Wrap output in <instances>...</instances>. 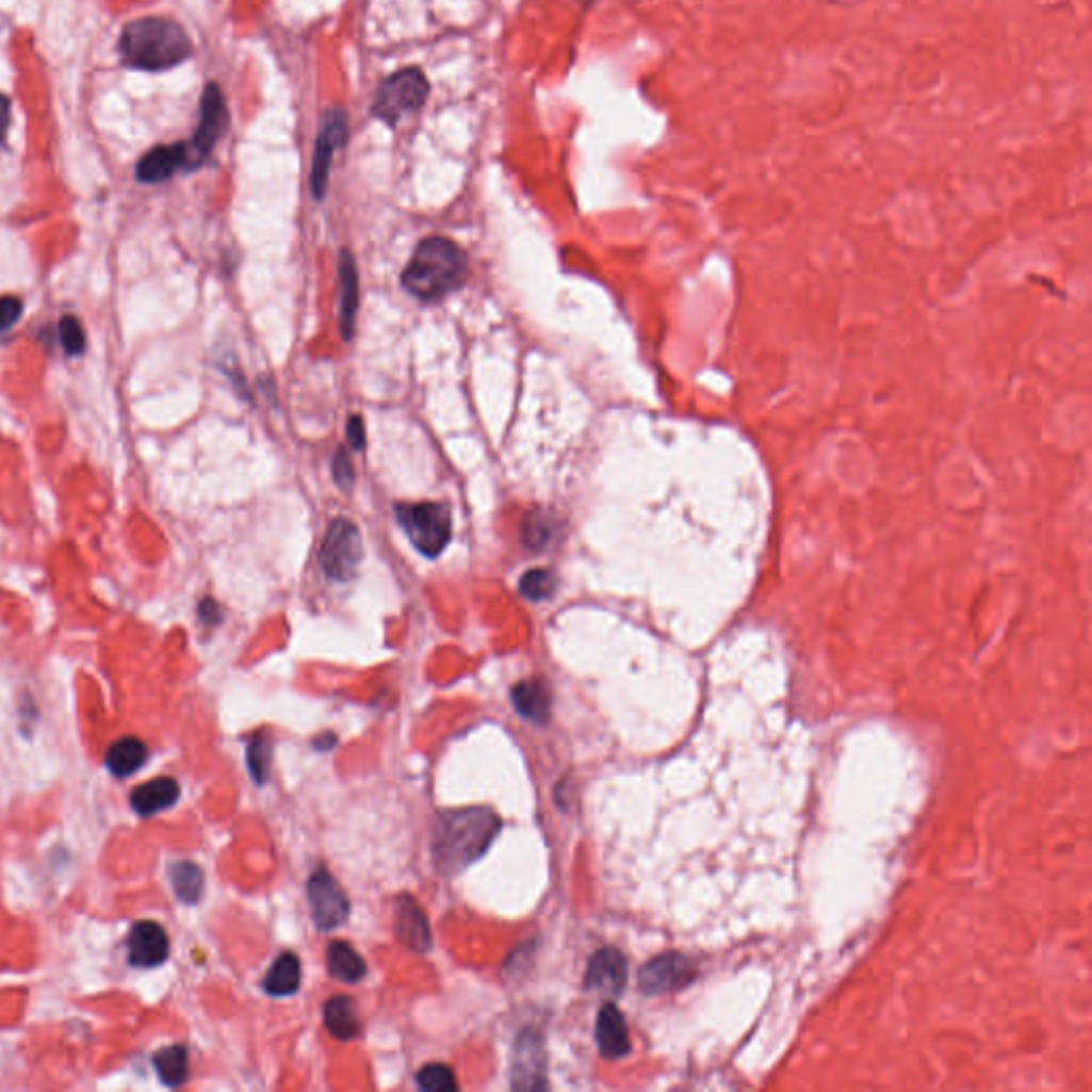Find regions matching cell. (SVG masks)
Wrapping results in <instances>:
<instances>
[{
  "label": "cell",
  "instance_id": "6da1fadb",
  "mask_svg": "<svg viewBox=\"0 0 1092 1092\" xmlns=\"http://www.w3.org/2000/svg\"><path fill=\"white\" fill-rule=\"evenodd\" d=\"M118 50L133 69L165 71L184 63L193 54V44L189 33L169 18H140L125 27Z\"/></svg>",
  "mask_w": 1092,
  "mask_h": 1092
},
{
  "label": "cell",
  "instance_id": "7a4b0ae2",
  "mask_svg": "<svg viewBox=\"0 0 1092 1092\" xmlns=\"http://www.w3.org/2000/svg\"><path fill=\"white\" fill-rule=\"evenodd\" d=\"M500 830L489 809L451 811L438 819L434 834V862L442 873H459L478 860Z\"/></svg>",
  "mask_w": 1092,
  "mask_h": 1092
},
{
  "label": "cell",
  "instance_id": "3957f363",
  "mask_svg": "<svg viewBox=\"0 0 1092 1092\" xmlns=\"http://www.w3.org/2000/svg\"><path fill=\"white\" fill-rule=\"evenodd\" d=\"M466 252L446 238L423 240L402 274V287L421 301H440L463 284Z\"/></svg>",
  "mask_w": 1092,
  "mask_h": 1092
},
{
  "label": "cell",
  "instance_id": "277c9868",
  "mask_svg": "<svg viewBox=\"0 0 1092 1092\" xmlns=\"http://www.w3.org/2000/svg\"><path fill=\"white\" fill-rule=\"evenodd\" d=\"M395 515L410 542L425 557H438L449 547L453 538V517L446 504H397Z\"/></svg>",
  "mask_w": 1092,
  "mask_h": 1092
},
{
  "label": "cell",
  "instance_id": "5b68a950",
  "mask_svg": "<svg viewBox=\"0 0 1092 1092\" xmlns=\"http://www.w3.org/2000/svg\"><path fill=\"white\" fill-rule=\"evenodd\" d=\"M429 97V82L425 78V74L417 67H408V69H402L393 76H389L376 97H374V105H372V114L395 127L404 116L421 110L425 105Z\"/></svg>",
  "mask_w": 1092,
  "mask_h": 1092
},
{
  "label": "cell",
  "instance_id": "8992f818",
  "mask_svg": "<svg viewBox=\"0 0 1092 1092\" xmlns=\"http://www.w3.org/2000/svg\"><path fill=\"white\" fill-rule=\"evenodd\" d=\"M363 559V538L351 519H336L321 547V566L333 581H348L355 576Z\"/></svg>",
  "mask_w": 1092,
  "mask_h": 1092
},
{
  "label": "cell",
  "instance_id": "52a82bcc",
  "mask_svg": "<svg viewBox=\"0 0 1092 1092\" xmlns=\"http://www.w3.org/2000/svg\"><path fill=\"white\" fill-rule=\"evenodd\" d=\"M229 125V110L225 103V97L216 84H210L201 99V114H199V127L191 142H186L189 148V163L191 169H197L206 163V159L212 154L214 146L221 142L223 133Z\"/></svg>",
  "mask_w": 1092,
  "mask_h": 1092
},
{
  "label": "cell",
  "instance_id": "ba28073f",
  "mask_svg": "<svg viewBox=\"0 0 1092 1092\" xmlns=\"http://www.w3.org/2000/svg\"><path fill=\"white\" fill-rule=\"evenodd\" d=\"M348 137V120L344 110L333 108L325 114L323 127L316 140L314 148V163H312V195L314 199H323L329 186V169L333 161V152L346 144Z\"/></svg>",
  "mask_w": 1092,
  "mask_h": 1092
},
{
  "label": "cell",
  "instance_id": "9c48e42d",
  "mask_svg": "<svg viewBox=\"0 0 1092 1092\" xmlns=\"http://www.w3.org/2000/svg\"><path fill=\"white\" fill-rule=\"evenodd\" d=\"M308 898L312 917L321 930H333L342 922H346L351 911L348 898L329 873L316 870L312 875L308 883Z\"/></svg>",
  "mask_w": 1092,
  "mask_h": 1092
},
{
  "label": "cell",
  "instance_id": "30bf717a",
  "mask_svg": "<svg viewBox=\"0 0 1092 1092\" xmlns=\"http://www.w3.org/2000/svg\"><path fill=\"white\" fill-rule=\"evenodd\" d=\"M129 945V958L135 966H159L169 956V936L165 928L157 922L144 919L137 922L127 939Z\"/></svg>",
  "mask_w": 1092,
  "mask_h": 1092
},
{
  "label": "cell",
  "instance_id": "8fae6325",
  "mask_svg": "<svg viewBox=\"0 0 1092 1092\" xmlns=\"http://www.w3.org/2000/svg\"><path fill=\"white\" fill-rule=\"evenodd\" d=\"M544 1054H542V1039L534 1030H523L517 1039L515 1054H512V1077L515 1088H544L547 1081L544 1075Z\"/></svg>",
  "mask_w": 1092,
  "mask_h": 1092
},
{
  "label": "cell",
  "instance_id": "7c38bea8",
  "mask_svg": "<svg viewBox=\"0 0 1092 1092\" xmlns=\"http://www.w3.org/2000/svg\"><path fill=\"white\" fill-rule=\"evenodd\" d=\"M180 169H191L186 142L152 148L137 163V178L144 184H159V182L169 180Z\"/></svg>",
  "mask_w": 1092,
  "mask_h": 1092
},
{
  "label": "cell",
  "instance_id": "4fadbf2b",
  "mask_svg": "<svg viewBox=\"0 0 1092 1092\" xmlns=\"http://www.w3.org/2000/svg\"><path fill=\"white\" fill-rule=\"evenodd\" d=\"M395 932L397 939L412 951H427L431 947V930L421 904L404 894L395 904Z\"/></svg>",
  "mask_w": 1092,
  "mask_h": 1092
},
{
  "label": "cell",
  "instance_id": "5bb4252c",
  "mask_svg": "<svg viewBox=\"0 0 1092 1092\" xmlns=\"http://www.w3.org/2000/svg\"><path fill=\"white\" fill-rule=\"evenodd\" d=\"M625 979H628V964H625V958L617 949H613V947L600 949L589 960L587 975H585V985L589 990L617 994L623 990Z\"/></svg>",
  "mask_w": 1092,
  "mask_h": 1092
},
{
  "label": "cell",
  "instance_id": "9a60e30c",
  "mask_svg": "<svg viewBox=\"0 0 1092 1092\" xmlns=\"http://www.w3.org/2000/svg\"><path fill=\"white\" fill-rule=\"evenodd\" d=\"M596 1039L604 1058H623L630 1052V1034L623 1015L615 1005H604L598 1013Z\"/></svg>",
  "mask_w": 1092,
  "mask_h": 1092
},
{
  "label": "cell",
  "instance_id": "2e32d148",
  "mask_svg": "<svg viewBox=\"0 0 1092 1092\" xmlns=\"http://www.w3.org/2000/svg\"><path fill=\"white\" fill-rule=\"evenodd\" d=\"M340 329L344 340H351L355 333L357 308H359V274L355 259L348 250L340 255Z\"/></svg>",
  "mask_w": 1092,
  "mask_h": 1092
},
{
  "label": "cell",
  "instance_id": "e0dca14e",
  "mask_svg": "<svg viewBox=\"0 0 1092 1092\" xmlns=\"http://www.w3.org/2000/svg\"><path fill=\"white\" fill-rule=\"evenodd\" d=\"M689 968H687V962L674 954L670 956H662V958H655L651 960L642 971H640V988L645 992H664V990H670V988H677L681 983L687 981V975Z\"/></svg>",
  "mask_w": 1092,
  "mask_h": 1092
},
{
  "label": "cell",
  "instance_id": "ac0fdd59",
  "mask_svg": "<svg viewBox=\"0 0 1092 1092\" xmlns=\"http://www.w3.org/2000/svg\"><path fill=\"white\" fill-rule=\"evenodd\" d=\"M180 798V785L176 779H169V777H159V779H152L144 785H140L133 796H131V802H133V809L142 815V817H148V815H154V813H161L169 806H174Z\"/></svg>",
  "mask_w": 1092,
  "mask_h": 1092
},
{
  "label": "cell",
  "instance_id": "d6986e66",
  "mask_svg": "<svg viewBox=\"0 0 1092 1092\" xmlns=\"http://www.w3.org/2000/svg\"><path fill=\"white\" fill-rule=\"evenodd\" d=\"M512 704L525 719L544 723L551 715V689L544 681H521L512 689Z\"/></svg>",
  "mask_w": 1092,
  "mask_h": 1092
},
{
  "label": "cell",
  "instance_id": "ffe728a7",
  "mask_svg": "<svg viewBox=\"0 0 1092 1092\" xmlns=\"http://www.w3.org/2000/svg\"><path fill=\"white\" fill-rule=\"evenodd\" d=\"M148 757H150V753H148V747L144 745V740H140L135 736H125L110 747V751L105 755V766L112 775L125 779V777L135 775L148 762Z\"/></svg>",
  "mask_w": 1092,
  "mask_h": 1092
},
{
  "label": "cell",
  "instance_id": "44dd1931",
  "mask_svg": "<svg viewBox=\"0 0 1092 1092\" xmlns=\"http://www.w3.org/2000/svg\"><path fill=\"white\" fill-rule=\"evenodd\" d=\"M299 983H301V964L295 954L284 951L272 964V968L263 981V988L272 996H291L299 990Z\"/></svg>",
  "mask_w": 1092,
  "mask_h": 1092
},
{
  "label": "cell",
  "instance_id": "7402d4cb",
  "mask_svg": "<svg viewBox=\"0 0 1092 1092\" xmlns=\"http://www.w3.org/2000/svg\"><path fill=\"white\" fill-rule=\"evenodd\" d=\"M325 1026L340 1041L355 1039L361 1030V1024H359L353 998H348V996L329 998L325 1005Z\"/></svg>",
  "mask_w": 1092,
  "mask_h": 1092
},
{
  "label": "cell",
  "instance_id": "603a6c76",
  "mask_svg": "<svg viewBox=\"0 0 1092 1092\" xmlns=\"http://www.w3.org/2000/svg\"><path fill=\"white\" fill-rule=\"evenodd\" d=\"M327 968L329 973L344 981V983H355L359 979L365 977V962L363 958L344 941H333L329 943L327 947Z\"/></svg>",
  "mask_w": 1092,
  "mask_h": 1092
},
{
  "label": "cell",
  "instance_id": "cb8c5ba5",
  "mask_svg": "<svg viewBox=\"0 0 1092 1092\" xmlns=\"http://www.w3.org/2000/svg\"><path fill=\"white\" fill-rule=\"evenodd\" d=\"M154 1066H157V1073L159 1077L176 1088V1086H182L189 1077V1052L184 1045H169L165 1049H161L157 1056H154Z\"/></svg>",
  "mask_w": 1092,
  "mask_h": 1092
},
{
  "label": "cell",
  "instance_id": "d4e9b609",
  "mask_svg": "<svg viewBox=\"0 0 1092 1092\" xmlns=\"http://www.w3.org/2000/svg\"><path fill=\"white\" fill-rule=\"evenodd\" d=\"M172 881L178 898L193 904L203 894V873L193 862H178L172 866Z\"/></svg>",
  "mask_w": 1092,
  "mask_h": 1092
},
{
  "label": "cell",
  "instance_id": "484cf974",
  "mask_svg": "<svg viewBox=\"0 0 1092 1092\" xmlns=\"http://www.w3.org/2000/svg\"><path fill=\"white\" fill-rule=\"evenodd\" d=\"M555 587H557V578L547 568H534V570L525 572L519 583V591L532 602L549 600L555 593Z\"/></svg>",
  "mask_w": 1092,
  "mask_h": 1092
},
{
  "label": "cell",
  "instance_id": "4316f807",
  "mask_svg": "<svg viewBox=\"0 0 1092 1092\" xmlns=\"http://www.w3.org/2000/svg\"><path fill=\"white\" fill-rule=\"evenodd\" d=\"M417 1083L425 1092H453L457 1090V1077L451 1066L431 1062L417 1073Z\"/></svg>",
  "mask_w": 1092,
  "mask_h": 1092
},
{
  "label": "cell",
  "instance_id": "83f0119b",
  "mask_svg": "<svg viewBox=\"0 0 1092 1092\" xmlns=\"http://www.w3.org/2000/svg\"><path fill=\"white\" fill-rule=\"evenodd\" d=\"M553 534H555V525H553V519L547 517L544 512H534L527 517L525 521V527H523V542L534 549V551H540L544 549L551 540H553Z\"/></svg>",
  "mask_w": 1092,
  "mask_h": 1092
},
{
  "label": "cell",
  "instance_id": "f1b7e54d",
  "mask_svg": "<svg viewBox=\"0 0 1092 1092\" xmlns=\"http://www.w3.org/2000/svg\"><path fill=\"white\" fill-rule=\"evenodd\" d=\"M272 764V743L267 736H255L248 745V766L257 783H265Z\"/></svg>",
  "mask_w": 1092,
  "mask_h": 1092
},
{
  "label": "cell",
  "instance_id": "f546056e",
  "mask_svg": "<svg viewBox=\"0 0 1092 1092\" xmlns=\"http://www.w3.org/2000/svg\"><path fill=\"white\" fill-rule=\"evenodd\" d=\"M61 342H63V348L69 353V355H82L84 346H86V336H84V327L78 319L74 316H65L61 321Z\"/></svg>",
  "mask_w": 1092,
  "mask_h": 1092
},
{
  "label": "cell",
  "instance_id": "4dcf8cb0",
  "mask_svg": "<svg viewBox=\"0 0 1092 1092\" xmlns=\"http://www.w3.org/2000/svg\"><path fill=\"white\" fill-rule=\"evenodd\" d=\"M22 316V301L18 297H0V333L12 329Z\"/></svg>",
  "mask_w": 1092,
  "mask_h": 1092
},
{
  "label": "cell",
  "instance_id": "1f68e13d",
  "mask_svg": "<svg viewBox=\"0 0 1092 1092\" xmlns=\"http://www.w3.org/2000/svg\"><path fill=\"white\" fill-rule=\"evenodd\" d=\"M333 478L338 480V485L342 489H348L355 480V472H353V463H351V457L344 449L338 451L336 459H333Z\"/></svg>",
  "mask_w": 1092,
  "mask_h": 1092
},
{
  "label": "cell",
  "instance_id": "d6a6232c",
  "mask_svg": "<svg viewBox=\"0 0 1092 1092\" xmlns=\"http://www.w3.org/2000/svg\"><path fill=\"white\" fill-rule=\"evenodd\" d=\"M348 440H351V446L361 451L365 446V427H363V421L361 417H351L348 419Z\"/></svg>",
  "mask_w": 1092,
  "mask_h": 1092
},
{
  "label": "cell",
  "instance_id": "836d02e7",
  "mask_svg": "<svg viewBox=\"0 0 1092 1092\" xmlns=\"http://www.w3.org/2000/svg\"><path fill=\"white\" fill-rule=\"evenodd\" d=\"M10 123H12V105H10V99H7L5 95H0V142L5 140L7 129H10Z\"/></svg>",
  "mask_w": 1092,
  "mask_h": 1092
},
{
  "label": "cell",
  "instance_id": "e575fe53",
  "mask_svg": "<svg viewBox=\"0 0 1092 1092\" xmlns=\"http://www.w3.org/2000/svg\"><path fill=\"white\" fill-rule=\"evenodd\" d=\"M201 617L208 621V623H218L221 621V608L214 600H203L201 602V608H199Z\"/></svg>",
  "mask_w": 1092,
  "mask_h": 1092
}]
</instances>
